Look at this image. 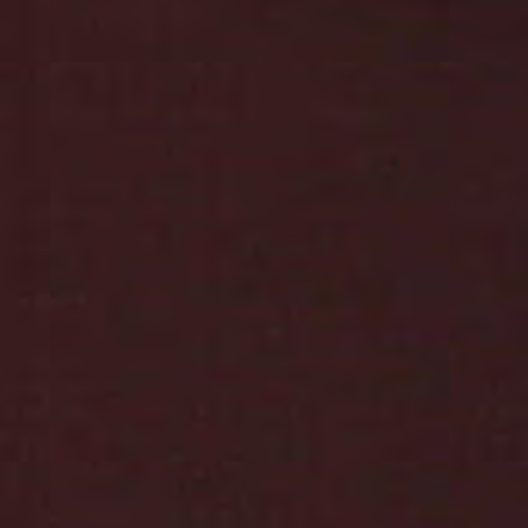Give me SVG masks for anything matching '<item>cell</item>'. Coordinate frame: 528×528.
<instances>
[{
    "instance_id": "1",
    "label": "cell",
    "mask_w": 528,
    "mask_h": 528,
    "mask_svg": "<svg viewBox=\"0 0 528 528\" xmlns=\"http://www.w3.org/2000/svg\"><path fill=\"white\" fill-rule=\"evenodd\" d=\"M14 271H16V279L17 282H30L36 271V262L30 254L22 252L16 255L14 259Z\"/></svg>"
},
{
    "instance_id": "2",
    "label": "cell",
    "mask_w": 528,
    "mask_h": 528,
    "mask_svg": "<svg viewBox=\"0 0 528 528\" xmlns=\"http://www.w3.org/2000/svg\"><path fill=\"white\" fill-rule=\"evenodd\" d=\"M333 163H335V150L332 147H322L312 158V166L316 169H330Z\"/></svg>"
},
{
    "instance_id": "3",
    "label": "cell",
    "mask_w": 528,
    "mask_h": 528,
    "mask_svg": "<svg viewBox=\"0 0 528 528\" xmlns=\"http://www.w3.org/2000/svg\"><path fill=\"white\" fill-rule=\"evenodd\" d=\"M47 200H48L47 194H42L38 191H28V192H22L16 197V204L19 208H30V206H33V204H38V203H42Z\"/></svg>"
},
{
    "instance_id": "4",
    "label": "cell",
    "mask_w": 528,
    "mask_h": 528,
    "mask_svg": "<svg viewBox=\"0 0 528 528\" xmlns=\"http://www.w3.org/2000/svg\"><path fill=\"white\" fill-rule=\"evenodd\" d=\"M14 238H16L17 245L22 246V248H27V246L33 242L34 231H33V226L28 223L27 220H25V221H21V225L16 228V231H14Z\"/></svg>"
},
{
    "instance_id": "5",
    "label": "cell",
    "mask_w": 528,
    "mask_h": 528,
    "mask_svg": "<svg viewBox=\"0 0 528 528\" xmlns=\"http://www.w3.org/2000/svg\"><path fill=\"white\" fill-rule=\"evenodd\" d=\"M65 200H67L68 204H72V206H87V204H96V203L101 201L99 198H96L93 195H89L85 192H81V191L68 192Z\"/></svg>"
},
{
    "instance_id": "6",
    "label": "cell",
    "mask_w": 528,
    "mask_h": 528,
    "mask_svg": "<svg viewBox=\"0 0 528 528\" xmlns=\"http://www.w3.org/2000/svg\"><path fill=\"white\" fill-rule=\"evenodd\" d=\"M234 290L238 295H242L243 298H246V296L251 298L259 292V285L252 279H243V281H238L237 284H234Z\"/></svg>"
},
{
    "instance_id": "7",
    "label": "cell",
    "mask_w": 528,
    "mask_h": 528,
    "mask_svg": "<svg viewBox=\"0 0 528 528\" xmlns=\"http://www.w3.org/2000/svg\"><path fill=\"white\" fill-rule=\"evenodd\" d=\"M62 226L67 231L73 232V234H79V232L87 229L89 223L84 218H81V217H70V218H67V220L62 221Z\"/></svg>"
},
{
    "instance_id": "8",
    "label": "cell",
    "mask_w": 528,
    "mask_h": 528,
    "mask_svg": "<svg viewBox=\"0 0 528 528\" xmlns=\"http://www.w3.org/2000/svg\"><path fill=\"white\" fill-rule=\"evenodd\" d=\"M214 243L215 245H218V246H228V245H231L232 242H234V238H235V235H234V232L232 231H229V229H217L215 232H214Z\"/></svg>"
},
{
    "instance_id": "9",
    "label": "cell",
    "mask_w": 528,
    "mask_h": 528,
    "mask_svg": "<svg viewBox=\"0 0 528 528\" xmlns=\"http://www.w3.org/2000/svg\"><path fill=\"white\" fill-rule=\"evenodd\" d=\"M161 178L167 180V181H174V183H181L186 181L189 178V172L183 169H170V170H164L161 174Z\"/></svg>"
},
{
    "instance_id": "10",
    "label": "cell",
    "mask_w": 528,
    "mask_h": 528,
    "mask_svg": "<svg viewBox=\"0 0 528 528\" xmlns=\"http://www.w3.org/2000/svg\"><path fill=\"white\" fill-rule=\"evenodd\" d=\"M144 194H146L144 180H143L141 174H136L132 180V195H133L135 201H141L144 198Z\"/></svg>"
},
{
    "instance_id": "11",
    "label": "cell",
    "mask_w": 528,
    "mask_h": 528,
    "mask_svg": "<svg viewBox=\"0 0 528 528\" xmlns=\"http://www.w3.org/2000/svg\"><path fill=\"white\" fill-rule=\"evenodd\" d=\"M344 189V187L343 186H341V184H336V183H322L319 187H318V191H319V194L321 195H324V197H330V195H335V194H338V192H341V191H343Z\"/></svg>"
}]
</instances>
